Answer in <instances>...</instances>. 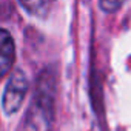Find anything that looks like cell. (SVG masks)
<instances>
[{
  "label": "cell",
  "instance_id": "cell-1",
  "mask_svg": "<svg viewBox=\"0 0 131 131\" xmlns=\"http://www.w3.org/2000/svg\"><path fill=\"white\" fill-rule=\"evenodd\" d=\"M54 76L48 71L42 73L36 86L34 97L23 120L22 131H51L54 119Z\"/></svg>",
  "mask_w": 131,
  "mask_h": 131
},
{
  "label": "cell",
  "instance_id": "cell-2",
  "mask_svg": "<svg viewBox=\"0 0 131 131\" xmlns=\"http://www.w3.org/2000/svg\"><path fill=\"white\" fill-rule=\"evenodd\" d=\"M26 91H28V80H26V76H25L23 71L16 70V71L11 74L8 83H6L5 93H3V111H5L8 116L17 113V111L20 110Z\"/></svg>",
  "mask_w": 131,
  "mask_h": 131
},
{
  "label": "cell",
  "instance_id": "cell-3",
  "mask_svg": "<svg viewBox=\"0 0 131 131\" xmlns=\"http://www.w3.org/2000/svg\"><path fill=\"white\" fill-rule=\"evenodd\" d=\"M16 60L14 40L6 29H0V79L6 76Z\"/></svg>",
  "mask_w": 131,
  "mask_h": 131
},
{
  "label": "cell",
  "instance_id": "cell-4",
  "mask_svg": "<svg viewBox=\"0 0 131 131\" xmlns=\"http://www.w3.org/2000/svg\"><path fill=\"white\" fill-rule=\"evenodd\" d=\"M52 0H20V5L36 17H45L49 13Z\"/></svg>",
  "mask_w": 131,
  "mask_h": 131
},
{
  "label": "cell",
  "instance_id": "cell-5",
  "mask_svg": "<svg viewBox=\"0 0 131 131\" xmlns=\"http://www.w3.org/2000/svg\"><path fill=\"white\" fill-rule=\"evenodd\" d=\"M123 3H125V0H102V9L113 13V11L119 9Z\"/></svg>",
  "mask_w": 131,
  "mask_h": 131
}]
</instances>
